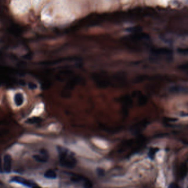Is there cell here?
Returning a JSON list of instances; mask_svg holds the SVG:
<instances>
[{
    "mask_svg": "<svg viewBox=\"0 0 188 188\" xmlns=\"http://www.w3.org/2000/svg\"><path fill=\"white\" fill-rule=\"evenodd\" d=\"M60 162L62 166L68 168H73L77 163L76 158L71 153L63 148L60 150Z\"/></svg>",
    "mask_w": 188,
    "mask_h": 188,
    "instance_id": "cell-1",
    "label": "cell"
},
{
    "mask_svg": "<svg viewBox=\"0 0 188 188\" xmlns=\"http://www.w3.org/2000/svg\"><path fill=\"white\" fill-rule=\"evenodd\" d=\"M4 168L6 173H10L12 169V158L9 155H6L4 158Z\"/></svg>",
    "mask_w": 188,
    "mask_h": 188,
    "instance_id": "cell-2",
    "label": "cell"
},
{
    "mask_svg": "<svg viewBox=\"0 0 188 188\" xmlns=\"http://www.w3.org/2000/svg\"><path fill=\"white\" fill-rule=\"evenodd\" d=\"M48 155L45 150H42L41 151L40 155H36L34 156V158L37 161L40 162H45L48 160Z\"/></svg>",
    "mask_w": 188,
    "mask_h": 188,
    "instance_id": "cell-3",
    "label": "cell"
},
{
    "mask_svg": "<svg viewBox=\"0 0 188 188\" xmlns=\"http://www.w3.org/2000/svg\"><path fill=\"white\" fill-rule=\"evenodd\" d=\"M14 103L18 107L22 106L24 102V98L22 94L21 93H17L16 94L14 98Z\"/></svg>",
    "mask_w": 188,
    "mask_h": 188,
    "instance_id": "cell-4",
    "label": "cell"
},
{
    "mask_svg": "<svg viewBox=\"0 0 188 188\" xmlns=\"http://www.w3.org/2000/svg\"><path fill=\"white\" fill-rule=\"evenodd\" d=\"M44 177L47 178H50V179H55L56 178L57 175L56 173L54 170H47L44 174Z\"/></svg>",
    "mask_w": 188,
    "mask_h": 188,
    "instance_id": "cell-5",
    "label": "cell"
},
{
    "mask_svg": "<svg viewBox=\"0 0 188 188\" xmlns=\"http://www.w3.org/2000/svg\"><path fill=\"white\" fill-rule=\"evenodd\" d=\"M187 175V166L186 164L184 163L181 166L180 168V177L182 179L184 178Z\"/></svg>",
    "mask_w": 188,
    "mask_h": 188,
    "instance_id": "cell-6",
    "label": "cell"
},
{
    "mask_svg": "<svg viewBox=\"0 0 188 188\" xmlns=\"http://www.w3.org/2000/svg\"><path fill=\"white\" fill-rule=\"evenodd\" d=\"M14 182H17L18 183L23 184L24 185H26L27 186H29L31 185L30 183L27 181L26 179H23L19 177H14Z\"/></svg>",
    "mask_w": 188,
    "mask_h": 188,
    "instance_id": "cell-7",
    "label": "cell"
},
{
    "mask_svg": "<svg viewBox=\"0 0 188 188\" xmlns=\"http://www.w3.org/2000/svg\"><path fill=\"white\" fill-rule=\"evenodd\" d=\"M84 188H92V183L91 182H90L88 179L86 178L84 179Z\"/></svg>",
    "mask_w": 188,
    "mask_h": 188,
    "instance_id": "cell-8",
    "label": "cell"
},
{
    "mask_svg": "<svg viewBox=\"0 0 188 188\" xmlns=\"http://www.w3.org/2000/svg\"><path fill=\"white\" fill-rule=\"evenodd\" d=\"M157 148H152L151 150H150V151L148 153V156L150 157V158L151 159H153L154 158V156L155 155V153L157 151Z\"/></svg>",
    "mask_w": 188,
    "mask_h": 188,
    "instance_id": "cell-9",
    "label": "cell"
},
{
    "mask_svg": "<svg viewBox=\"0 0 188 188\" xmlns=\"http://www.w3.org/2000/svg\"><path fill=\"white\" fill-rule=\"evenodd\" d=\"M28 86H29V88L31 89H34L36 88V85L34 83H29V84H28Z\"/></svg>",
    "mask_w": 188,
    "mask_h": 188,
    "instance_id": "cell-10",
    "label": "cell"
},
{
    "mask_svg": "<svg viewBox=\"0 0 188 188\" xmlns=\"http://www.w3.org/2000/svg\"><path fill=\"white\" fill-rule=\"evenodd\" d=\"M168 188H180L178 185H177V184L174 183H172L170 184V185L169 186Z\"/></svg>",
    "mask_w": 188,
    "mask_h": 188,
    "instance_id": "cell-11",
    "label": "cell"
},
{
    "mask_svg": "<svg viewBox=\"0 0 188 188\" xmlns=\"http://www.w3.org/2000/svg\"><path fill=\"white\" fill-rule=\"evenodd\" d=\"M98 172L99 173V175H103V174H104V170H102V169H98Z\"/></svg>",
    "mask_w": 188,
    "mask_h": 188,
    "instance_id": "cell-12",
    "label": "cell"
},
{
    "mask_svg": "<svg viewBox=\"0 0 188 188\" xmlns=\"http://www.w3.org/2000/svg\"><path fill=\"white\" fill-rule=\"evenodd\" d=\"M32 188H41V187H38V186H36H36H33V187H32Z\"/></svg>",
    "mask_w": 188,
    "mask_h": 188,
    "instance_id": "cell-13",
    "label": "cell"
},
{
    "mask_svg": "<svg viewBox=\"0 0 188 188\" xmlns=\"http://www.w3.org/2000/svg\"><path fill=\"white\" fill-rule=\"evenodd\" d=\"M0 172H1V160L0 159Z\"/></svg>",
    "mask_w": 188,
    "mask_h": 188,
    "instance_id": "cell-14",
    "label": "cell"
}]
</instances>
